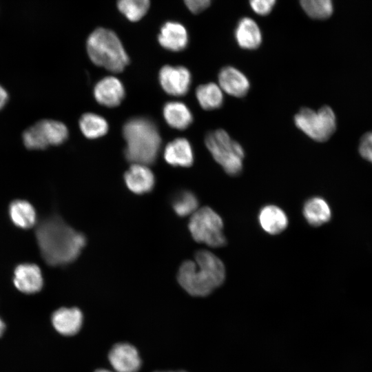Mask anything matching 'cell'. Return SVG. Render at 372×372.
<instances>
[{"label":"cell","instance_id":"34","mask_svg":"<svg viewBox=\"0 0 372 372\" xmlns=\"http://www.w3.org/2000/svg\"><path fill=\"white\" fill-rule=\"evenodd\" d=\"M157 372H185V371H157Z\"/></svg>","mask_w":372,"mask_h":372},{"label":"cell","instance_id":"4","mask_svg":"<svg viewBox=\"0 0 372 372\" xmlns=\"http://www.w3.org/2000/svg\"><path fill=\"white\" fill-rule=\"evenodd\" d=\"M86 47L91 61L110 72H121L129 63V57L120 39L110 30H94L88 37Z\"/></svg>","mask_w":372,"mask_h":372},{"label":"cell","instance_id":"1","mask_svg":"<svg viewBox=\"0 0 372 372\" xmlns=\"http://www.w3.org/2000/svg\"><path fill=\"white\" fill-rule=\"evenodd\" d=\"M41 254L51 266H64L74 262L86 245L85 235L53 215L41 221L35 231Z\"/></svg>","mask_w":372,"mask_h":372},{"label":"cell","instance_id":"16","mask_svg":"<svg viewBox=\"0 0 372 372\" xmlns=\"http://www.w3.org/2000/svg\"><path fill=\"white\" fill-rule=\"evenodd\" d=\"M83 314L78 308L62 307L52 316L54 328L64 335H73L78 333L83 324Z\"/></svg>","mask_w":372,"mask_h":372},{"label":"cell","instance_id":"21","mask_svg":"<svg viewBox=\"0 0 372 372\" xmlns=\"http://www.w3.org/2000/svg\"><path fill=\"white\" fill-rule=\"evenodd\" d=\"M302 211L307 223L314 227L327 223L331 218V210L329 204L320 197H313L307 200Z\"/></svg>","mask_w":372,"mask_h":372},{"label":"cell","instance_id":"15","mask_svg":"<svg viewBox=\"0 0 372 372\" xmlns=\"http://www.w3.org/2000/svg\"><path fill=\"white\" fill-rule=\"evenodd\" d=\"M158 41L160 45L166 50L179 52L187 47L188 34L182 24L168 21L161 27Z\"/></svg>","mask_w":372,"mask_h":372},{"label":"cell","instance_id":"17","mask_svg":"<svg viewBox=\"0 0 372 372\" xmlns=\"http://www.w3.org/2000/svg\"><path fill=\"white\" fill-rule=\"evenodd\" d=\"M164 158L174 167H190L194 163V153L189 141L178 138L169 142L164 151Z\"/></svg>","mask_w":372,"mask_h":372},{"label":"cell","instance_id":"2","mask_svg":"<svg viewBox=\"0 0 372 372\" xmlns=\"http://www.w3.org/2000/svg\"><path fill=\"white\" fill-rule=\"evenodd\" d=\"M194 258L181 264L177 280L189 294L206 296L224 282L225 268L220 259L207 250H198Z\"/></svg>","mask_w":372,"mask_h":372},{"label":"cell","instance_id":"32","mask_svg":"<svg viewBox=\"0 0 372 372\" xmlns=\"http://www.w3.org/2000/svg\"><path fill=\"white\" fill-rule=\"evenodd\" d=\"M5 324L3 322V320L0 318V337L3 335L4 331H5Z\"/></svg>","mask_w":372,"mask_h":372},{"label":"cell","instance_id":"12","mask_svg":"<svg viewBox=\"0 0 372 372\" xmlns=\"http://www.w3.org/2000/svg\"><path fill=\"white\" fill-rule=\"evenodd\" d=\"M218 81L223 91L235 97H243L250 87L247 77L233 66L221 68L218 75Z\"/></svg>","mask_w":372,"mask_h":372},{"label":"cell","instance_id":"24","mask_svg":"<svg viewBox=\"0 0 372 372\" xmlns=\"http://www.w3.org/2000/svg\"><path fill=\"white\" fill-rule=\"evenodd\" d=\"M79 127L87 138H96L104 136L108 131L106 120L94 113H85L79 120Z\"/></svg>","mask_w":372,"mask_h":372},{"label":"cell","instance_id":"20","mask_svg":"<svg viewBox=\"0 0 372 372\" xmlns=\"http://www.w3.org/2000/svg\"><path fill=\"white\" fill-rule=\"evenodd\" d=\"M164 118L172 128L183 130L193 122V115L189 107L179 101H169L163 110Z\"/></svg>","mask_w":372,"mask_h":372},{"label":"cell","instance_id":"6","mask_svg":"<svg viewBox=\"0 0 372 372\" xmlns=\"http://www.w3.org/2000/svg\"><path fill=\"white\" fill-rule=\"evenodd\" d=\"M296 126L311 139L324 142L336 130L335 114L331 107L324 105L315 111L302 107L294 116Z\"/></svg>","mask_w":372,"mask_h":372},{"label":"cell","instance_id":"10","mask_svg":"<svg viewBox=\"0 0 372 372\" xmlns=\"http://www.w3.org/2000/svg\"><path fill=\"white\" fill-rule=\"evenodd\" d=\"M109 360L116 372H137L141 361L136 349L127 343L114 345L109 353Z\"/></svg>","mask_w":372,"mask_h":372},{"label":"cell","instance_id":"33","mask_svg":"<svg viewBox=\"0 0 372 372\" xmlns=\"http://www.w3.org/2000/svg\"><path fill=\"white\" fill-rule=\"evenodd\" d=\"M95 372H112V371H107V370H105V369H99V370L96 371Z\"/></svg>","mask_w":372,"mask_h":372},{"label":"cell","instance_id":"5","mask_svg":"<svg viewBox=\"0 0 372 372\" xmlns=\"http://www.w3.org/2000/svg\"><path fill=\"white\" fill-rule=\"evenodd\" d=\"M205 143L214 159L227 174L237 176L242 172L244 149L225 130L218 129L208 132Z\"/></svg>","mask_w":372,"mask_h":372},{"label":"cell","instance_id":"13","mask_svg":"<svg viewBox=\"0 0 372 372\" xmlns=\"http://www.w3.org/2000/svg\"><path fill=\"white\" fill-rule=\"evenodd\" d=\"M13 282L16 288L25 293L39 291L43 285L40 268L34 264H21L14 271Z\"/></svg>","mask_w":372,"mask_h":372},{"label":"cell","instance_id":"18","mask_svg":"<svg viewBox=\"0 0 372 372\" xmlns=\"http://www.w3.org/2000/svg\"><path fill=\"white\" fill-rule=\"evenodd\" d=\"M235 39L243 49L255 50L262 42V34L257 23L251 19H241L235 30Z\"/></svg>","mask_w":372,"mask_h":372},{"label":"cell","instance_id":"30","mask_svg":"<svg viewBox=\"0 0 372 372\" xmlns=\"http://www.w3.org/2000/svg\"><path fill=\"white\" fill-rule=\"evenodd\" d=\"M211 0H184L187 8L194 14L205 10L211 3Z\"/></svg>","mask_w":372,"mask_h":372},{"label":"cell","instance_id":"28","mask_svg":"<svg viewBox=\"0 0 372 372\" xmlns=\"http://www.w3.org/2000/svg\"><path fill=\"white\" fill-rule=\"evenodd\" d=\"M358 150L363 158L372 163V131L365 133L361 137Z\"/></svg>","mask_w":372,"mask_h":372},{"label":"cell","instance_id":"31","mask_svg":"<svg viewBox=\"0 0 372 372\" xmlns=\"http://www.w3.org/2000/svg\"><path fill=\"white\" fill-rule=\"evenodd\" d=\"M8 99L6 91L0 85V109L6 104Z\"/></svg>","mask_w":372,"mask_h":372},{"label":"cell","instance_id":"8","mask_svg":"<svg viewBox=\"0 0 372 372\" xmlns=\"http://www.w3.org/2000/svg\"><path fill=\"white\" fill-rule=\"evenodd\" d=\"M68 135L66 126L57 121L41 120L23 134L24 145L29 149H44L63 143Z\"/></svg>","mask_w":372,"mask_h":372},{"label":"cell","instance_id":"29","mask_svg":"<svg viewBox=\"0 0 372 372\" xmlns=\"http://www.w3.org/2000/svg\"><path fill=\"white\" fill-rule=\"evenodd\" d=\"M249 3L256 14L264 16L271 12L276 0H249Z\"/></svg>","mask_w":372,"mask_h":372},{"label":"cell","instance_id":"26","mask_svg":"<svg viewBox=\"0 0 372 372\" xmlns=\"http://www.w3.org/2000/svg\"><path fill=\"white\" fill-rule=\"evenodd\" d=\"M149 0H118L119 11L130 21H138L141 19L149 8Z\"/></svg>","mask_w":372,"mask_h":372},{"label":"cell","instance_id":"27","mask_svg":"<svg viewBox=\"0 0 372 372\" xmlns=\"http://www.w3.org/2000/svg\"><path fill=\"white\" fill-rule=\"evenodd\" d=\"M305 13L314 19H325L333 13L332 0H300Z\"/></svg>","mask_w":372,"mask_h":372},{"label":"cell","instance_id":"11","mask_svg":"<svg viewBox=\"0 0 372 372\" xmlns=\"http://www.w3.org/2000/svg\"><path fill=\"white\" fill-rule=\"evenodd\" d=\"M94 95L99 104L108 107H114L118 106L123 99L125 89L117 78L107 76L96 84Z\"/></svg>","mask_w":372,"mask_h":372},{"label":"cell","instance_id":"9","mask_svg":"<svg viewBox=\"0 0 372 372\" xmlns=\"http://www.w3.org/2000/svg\"><path fill=\"white\" fill-rule=\"evenodd\" d=\"M159 81L164 91L169 95L182 96L190 87L192 75L183 66L165 65L159 72Z\"/></svg>","mask_w":372,"mask_h":372},{"label":"cell","instance_id":"3","mask_svg":"<svg viewBox=\"0 0 372 372\" xmlns=\"http://www.w3.org/2000/svg\"><path fill=\"white\" fill-rule=\"evenodd\" d=\"M123 135L126 142L125 156L129 162L145 165L154 163L161 139L152 120L144 117L129 119L123 127Z\"/></svg>","mask_w":372,"mask_h":372},{"label":"cell","instance_id":"19","mask_svg":"<svg viewBox=\"0 0 372 372\" xmlns=\"http://www.w3.org/2000/svg\"><path fill=\"white\" fill-rule=\"evenodd\" d=\"M258 220L262 229L272 235L281 233L288 225V218L285 211L272 205H266L260 209Z\"/></svg>","mask_w":372,"mask_h":372},{"label":"cell","instance_id":"23","mask_svg":"<svg viewBox=\"0 0 372 372\" xmlns=\"http://www.w3.org/2000/svg\"><path fill=\"white\" fill-rule=\"evenodd\" d=\"M9 214L12 223L22 229H29L36 223V212L28 201L17 200L11 203Z\"/></svg>","mask_w":372,"mask_h":372},{"label":"cell","instance_id":"25","mask_svg":"<svg viewBox=\"0 0 372 372\" xmlns=\"http://www.w3.org/2000/svg\"><path fill=\"white\" fill-rule=\"evenodd\" d=\"M174 212L180 217L192 215L198 207V200L191 191L182 190L176 193L171 200Z\"/></svg>","mask_w":372,"mask_h":372},{"label":"cell","instance_id":"7","mask_svg":"<svg viewBox=\"0 0 372 372\" xmlns=\"http://www.w3.org/2000/svg\"><path fill=\"white\" fill-rule=\"evenodd\" d=\"M188 228L192 238L198 242L211 247L225 245L221 217L209 207L197 209L191 216Z\"/></svg>","mask_w":372,"mask_h":372},{"label":"cell","instance_id":"14","mask_svg":"<svg viewBox=\"0 0 372 372\" xmlns=\"http://www.w3.org/2000/svg\"><path fill=\"white\" fill-rule=\"evenodd\" d=\"M124 180L127 188L136 194L148 193L155 185L153 172L142 164H132L124 174Z\"/></svg>","mask_w":372,"mask_h":372},{"label":"cell","instance_id":"22","mask_svg":"<svg viewBox=\"0 0 372 372\" xmlns=\"http://www.w3.org/2000/svg\"><path fill=\"white\" fill-rule=\"evenodd\" d=\"M196 96L200 107L206 110L220 108L224 102L223 90L214 83L198 86Z\"/></svg>","mask_w":372,"mask_h":372}]
</instances>
